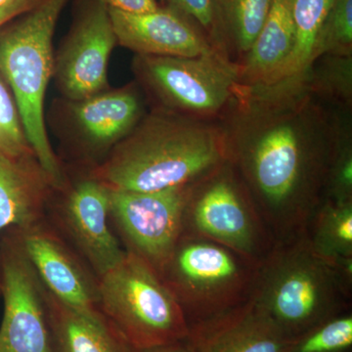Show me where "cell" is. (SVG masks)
Returning a JSON list of instances; mask_svg holds the SVG:
<instances>
[{
    "label": "cell",
    "mask_w": 352,
    "mask_h": 352,
    "mask_svg": "<svg viewBox=\"0 0 352 352\" xmlns=\"http://www.w3.org/2000/svg\"><path fill=\"white\" fill-rule=\"evenodd\" d=\"M143 117L142 98L134 87L105 90L74 101L71 119L80 146V159L89 168L100 164Z\"/></svg>",
    "instance_id": "15"
},
{
    "label": "cell",
    "mask_w": 352,
    "mask_h": 352,
    "mask_svg": "<svg viewBox=\"0 0 352 352\" xmlns=\"http://www.w3.org/2000/svg\"><path fill=\"white\" fill-rule=\"evenodd\" d=\"M0 131L16 152H32L21 124L19 112L6 82L0 76Z\"/></svg>",
    "instance_id": "28"
},
{
    "label": "cell",
    "mask_w": 352,
    "mask_h": 352,
    "mask_svg": "<svg viewBox=\"0 0 352 352\" xmlns=\"http://www.w3.org/2000/svg\"><path fill=\"white\" fill-rule=\"evenodd\" d=\"M308 87L322 101L351 110L352 55H323L307 73Z\"/></svg>",
    "instance_id": "23"
},
{
    "label": "cell",
    "mask_w": 352,
    "mask_h": 352,
    "mask_svg": "<svg viewBox=\"0 0 352 352\" xmlns=\"http://www.w3.org/2000/svg\"><path fill=\"white\" fill-rule=\"evenodd\" d=\"M351 111L340 109L338 113L335 141L329 162L324 200L352 201Z\"/></svg>",
    "instance_id": "24"
},
{
    "label": "cell",
    "mask_w": 352,
    "mask_h": 352,
    "mask_svg": "<svg viewBox=\"0 0 352 352\" xmlns=\"http://www.w3.org/2000/svg\"><path fill=\"white\" fill-rule=\"evenodd\" d=\"M7 1H9V0H0V6H1V4L6 3Z\"/></svg>",
    "instance_id": "34"
},
{
    "label": "cell",
    "mask_w": 352,
    "mask_h": 352,
    "mask_svg": "<svg viewBox=\"0 0 352 352\" xmlns=\"http://www.w3.org/2000/svg\"><path fill=\"white\" fill-rule=\"evenodd\" d=\"M109 15L117 43L136 55L197 57L219 52L193 20L171 7L138 14L109 8Z\"/></svg>",
    "instance_id": "14"
},
{
    "label": "cell",
    "mask_w": 352,
    "mask_h": 352,
    "mask_svg": "<svg viewBox=\"0 0 352 352\" xmlns=\"http://www.w3.org/2000/svg\"><path fill=\"white\" fill-rule=\"evenodd\" d=\"M133 65L161 109L193 119L221 120L243 85L239 64L217 51L197 57L136 55Z\"/></svg>",
    "instance_id": "8"
},
{
    "label": "cell",
    "mask_w": 352,
    "mask_h": 352,
    "mask_svg": "<svg viewBox=\"0 0 352 352\" xmlns=\"http://www.w3.org/2000/svg\"><path fill=\"white\" fill-rule=\"evenodd\" d=\"M226 162L220 120L157 109L90 170L110 189L154 192L193 184Z\"/></svg>",
    "instance_id": "2"
},
{
    "label": "cell",
    "mask_w": 352,
    "mask_h": 352,
    "mask_svg": "<svg viewBox=\"0 0 352 352\" xmlns=\"http://www.w3.org/2000/svg\"><path fill=\"white\" fill-rule=\"evenodd\" d=\"M340 110L314 94L303 74L242 85L220 120L227 161L276 243L305 235L325 198Z\"/></svg>",
    "instance_id": "1"
},
{
    "label": "cell",
    "mask_w": 352,
    "mask_h": 352,
    "mask_svg": "<svg viewBox=\"0 0 352 352\" xmlns=\"http://www.w3.org/2000/svg\"><path fill=\"white\" fill-rule=\"evenodd\" d=\"M45 296L52 352H138L100 311L74 309L46 289Z\"/></svg>",
    "instance_id": "18"
},
{
    "label": "cell",
    "mask_w": 352,
    "mask_h": 352,
    "mask_svg": "<svg viewBox=\"0 0 352 352\" xmlns=\"http://www.w3.org/2000/svg\"><path fill=\"white\" fill-rule=\"evenodd\" d=\"M0 352H52L45 289L23 252L13 227L0 237Z\"/></svg>",
    "instance_id": "11"
},
{
    "label": "cell",
    "mask_w": 352,
    "mask_h": 352,
    "mask_svg": "<svg viewBox=\"0 0 352 352\" xmlns=\"http://www.w3.org/2000/svg\"><path fill=\"white\" fill-rule=\"evenodd\" d=\"M110 188L88 168L53 188L45 219L99 279L126 256L109 220Z\"/></svg>",
    "instance_id": "9"
},
{
    "label": "cell",
    "mask_w": 352,
    "mask_h": 352,
    "mask_svg": "<svg viewBox=\"0 0 352 352\" xmlns=\"http://www.w3.org/2000/svg\"><path fill=\"white\" fill-rule=\"evenodd\" d=\"M259 263L200 236L182 234L160 270L189 325L250 302Z\"/></svg>",
    "instance_id": "5"
},
{
    "label": "cell",
    "mask_w": 352,
    "mask_h": 352,
    "mask_svg": "<svg viewBox=\"0 0 352 352\" xmlns=\"http://www.w3.org/2000/svg\"><path fill=\"white\" fill-rule=\"evenodd\" d=\"M288 338L252 300L189 325L195 352H286Z\"/></svg>",
    "instance_id": "16"
},
{
    "label": "cell",
    "mask_w": 352,
    "mask_h": 352,
    "mask_svg": "<svg viewBox=\"0 0 352 352\" xmlns=\"http://www.w3.org/2000/svg\"><path fill=\"white\" fill-rule=\"evenodd\" d=\"M182 233L214 241L259 264L276 244L228 161L190 186Z\"/></svg>",
    "instance_id": "7"
},
{
    "label": "cell",
    "mask_w": 352,
    "mask_h": 352,
    "mask_svg": "<svg viewBox=\"0 0 352 352\" xmlns=\"http://www.w3.org/2000/svg\"><path fill=\"white\" fill-rule=\"evenodd\" d=\"M352 261L333 263L305 235L276 243L259 264L252 300L288 339L351 310Z\"/></svg>",
    "instance_id": "3"
},
{
    "label": "cell",
    "mask_w": 352,
    "mask_h": 352,
    "mask_svg": "<svg viewBox=\"0 0 352 352\" xmlns=\"http://www.w3.org/2000/svg\"><path fill=\"white\" fill-rule=\"evenodd\" d=\"M191 185L154 192L110 189L109 220L120 245L157 274L182 236Z\"/></svg>",
    "instance_id": "10"
},
{
    "label": "cell",
    "mask_w": 352,
    "mask_h": 352,
    "mask_svg": "<svg viewBox=\"0 0 352 352\" xmlns=\"http://www.w3.org/2000/svg\"><path fill=\"white\" fill-rule=\"evenodd\" d=\"M68 1L41 0L0 27V76L13 95L28 144L54 188L66 173L48 138L44 101L54 67L53 36Z\"/></svg>",
    "instance_id": "4"
},
{
    "label": "cell",
    "mask_w": 352,
    "mask_h": 352,
    "mask_svg": "<svg viewBox=\"0 0 352 352\" xmlns=\"http://www.w3.org/2000/svg\"><path fill=\"white\" fill-rule=\"evenodd\" d=\"M99 310L138 351L188 337L186 318L161 278L129 252L99 279Z\"/></svg>",
    "instance_id": "6"
},
{
    "label": "cell",
    "mask_w": 352,
    "mask_h": 352,
    "mask_svg": "<svg viewBox=\"0 0 352 352\" xmlns=\"http://www.w3.org/2000/svg\"><path fill=\"white\" fill-rule=\"evenodd\" d=\"M53 188L34 153L0 147V237L11 227L23 228L43 219Z\"/></svg>",
    "instance_id": "17"
},
{
    "label": "cell",
    "mask_w": 352,
    "mask_h": 352,
    "mask_svg": "<svg viewBox=\"0 0 352 352\" xmlns=\"http://www.w3.org/2000/svg\"><path fill=\"white\" fill-rule=\"evenodd\" d=\"M0 147L4 148V149L9 150V151L16 152L14 151L12 148L9 146L8 143H7L6 138H4L3 134H2L1 131H0ZM16 153H21V152H16ZM27 153V152H25Z\"/></svg>",
    "instance_id": "32"
},
{
    "label": "cell",
    "mask_w": 352,
    "mask_h": 352,
    "mask_svg": "<svg viewBox=\"0 0 352 352\" xmlns=\"http://www.w3.org/2000/svg\"><path fill=\"white\" fill-rule=\"evenodd\" d=\"M1 287H2L1 265H0V296H1Z\"/></svg>",
    "instance_id": "33"
},
{
    "label": "cell",
    "mask_w": 352,
    "mask_h": 352,
    "mask_svg": "<svg viewBox=\"0 0 352 352\" xmlns=\"http://www.w3.org/2000/svg\"><path fill=\"white\" fill-rule=\"evenodd\" d=\"M166 6L188 16L203 30L212 45L229 56L228 48L220 25L214 0H162ZM231 59V58H230Z\"/></svg>",
    "instance_id": "27"
},
{
    "label": "cell",
    "mask_w": 352,
    "mask_h": 352,
    "mask_svg": "<svg viewBox=\"0 0 352 352\" xmlns=\"http://www.w3.org/2000/svg\"><path fill=\"white\" fill-rule=\"evenodd\" d=\"M294 0H272L265 22L251 50L239 62L241 82L271 85L276 80L294 45Z\"/></svg>",
    "instance_id": "19"
},
{
    "label": "cell",
    "mask_w": 352,
    "mask_h": 352,
    "mask_svg": "<svg viewBox=\"0 0 352 352\" xmlns=\"http://www.w3.org/2000/svg\"><path fill=\"white\" fill-rule=\"evenodd\" d=\"M109 8L127 13H146L156 10L157 0H102Z\"/></svg>",
    "instance_id": "29"
},
{
    "label": "cell",
    "mask_w": 352,
    "mask_h": 352,
    "mask_svg": "<svg viewBox=\"0 0 352 352\" xmlns=\"http://www.w3.org/2000/svg\"><path fill=\"white\" fill-rule=\"evenodd\" d=\"M116 43L108 6L102 0H87L54 55L52 78L67 98L82 100L107 90Z\"/></svg>",
    "instance_id": "12"
},
{
    "label": "cell",
    "mask_w": 352,
    "mask_h": 352,
    "mask_svg": "<svg viewBox=\"0 0 352 352\" xmlns=\"http://www.w3.org/2000/svg\"><path fill=\"white\" fill-rule=\"evenodd\" d=\"M323 55H352V0H333L322 30L317 59Z\"/></svg>",
    "instance_id": "26"
},
{
    "label": "cell",
    "mask_w": 352,
    "mask_h": 352,
    "mask_svg": "<svg viewBox=\"0 0 352 352\" xmlns=\"http://www.w3.org/2000/svg\"><path fill=\"white\" fill-rule=\"evenodd\" d=\"M41 0H9L0 6V27L27 12Z\"/></svg>",
    "instance_id": "30"
},
{
    "label": "cell",
    "mask_w": 352,
    "mask_h": 352,
    "mask_svg": "<svg viewBox=\"0 0 352 352\" xmlns=\"http://www.w3.org/2000/svg\"><path fill=\"white\" fill-rule=\"evenodd\" d=\"M333 0H294V45L276 80L307 73L317 59L319 41Z\"/></svg>",
    "instance_id": "21"
},
{
    "label": "cell",
    "mask_w": 352,
    "mask_h": 352,
    "mask_svg": "<svg viewBox=\"0 0 352 352\" xmlns=\"http://www.w3.org/2000/svg\"><path fill=\"white\" fill-rule=\"evenodd\" d=\"M13 228L32 270L51 295L74 309L100 311L99 277L45 217Z\"/></svg>",
    "instance_id": "13"
},
{
    "label": "cell",
    "mask_w": 352,
    "mask_h": 352,
    "mask_svg": "<svg viewBox=\"0 0 352 352\" xmlns=\"http://www.w3.org/2000/svg\"><path fill=\"white\" fill-rule=\"evenodd\" d=\"M312 251L333 263L352 261V201L324 200L308 222Z\"/></svg>",
    "instance_id": "20"
},
{
    "label": "cell",
    "mask_w": 352,
    "mask_h": 352,
    "mask_svg": "<svg viewBox=\"0 0 352 352\" xmlns=\"http://www.w3.org/2000/svg\"><path fill=\"white\" fill-rule=\"evenodd\" d=\"M138 352H195L193 347L189 344L187 338L185 340H178V342H171V344H164L151 347V349H140Z\"/></svg>",
    "instance_id": "31"
},
{
    "label": "cell",
    "mask_w": 352,
    "mask_h": 352,
    "mask_svg": "<svg viewBox=\"0 0 352 352\" xmlns=\"http://www.w3.org/2000/svg\"><path fill=\"white\" fill-rule=\"evenodd\" d=\"M286 352H352L351 310L330 317L291 338Z\"/></svg>",
    "instance_id": "25"
},
{
    "label": "cell",
    "mask_w": 352,
    "mask_h": 352,
    "mask_svg": "<svg viewBox=\"0 0 352 352\" xmlns=\"http://www.w3.org/2000/svg\"><path fill=\"white\" fill-rule=\"evenodd\" d=\"M272 0H214L232 61L239 63L251 50L267 17Z\"/></svg>",
    "instance_id": "22"
}]
</instances>
